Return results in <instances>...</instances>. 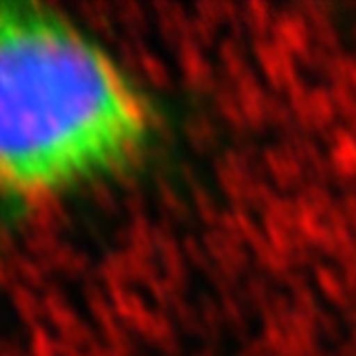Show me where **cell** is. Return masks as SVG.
Listing matches in <instances>:
<instances>
[{"instance_id":"cell-1","label":"cell","mask_w":356,"mask_h":356,"mask_svg":"<svg viewBox=\"0 0 356 356\" xmlns=\"http://www.w3.org/2000/svg\"><path fill=\"white\" fill-rule=\"evenodd\" d=\"M158 113L102 42L54 7L0 3V206L35 211L137 167Z\"/></svg>"}]
</instances>
